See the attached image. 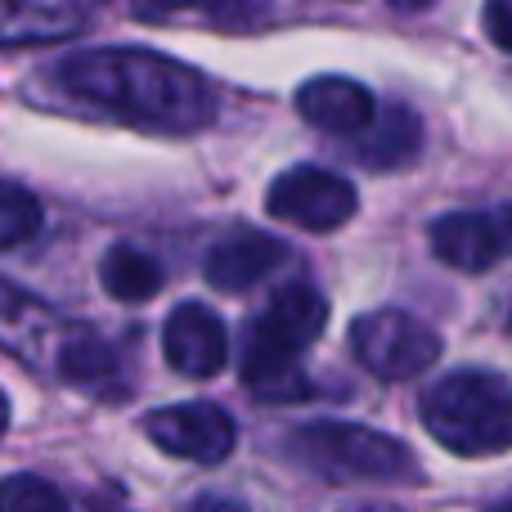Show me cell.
I'll list each match as a JSON object with an SVG mask.
<instances>
[{"instance_id": "1", "label": "cell", "mask_w": 512, "mask_h": 512, "mask_svg": "<svg viewBox=\"0 0 512 512\" xmlns=\"http://www.w3.org/2000/svg\"><path fill=\"white\" fill-rule=\"evenodd\" d=\"M54 81L77 104L113 113L144 131L189 135L203 131L216 113L203 72L153 50H77L54 63Z\"/></svg>"}, {"instance_id": "2", "label": "cell", "mask_w": 512, "mask_h": 512, "mask_svg": "<svg viewBox=\"0 0 512 512\" xmlns=\"http://www.w3.org/2000/svg\"><path fill=\"white\" fill-rule=\"evenodd\" d=\"M423 427L459 459L512 450V382L490 369L445 373L423 396Z\"/></svg>"}, {"instance_id": "3", "label": "cell", "mask_w": 512, "mask_h": 512, "mask_svg": "<svg viewBox=\"0 0 512 512\" xmlns=\"http://www.w3.org/2000/svg\"><path fill=\"white\" fill-rule=\"evenodd\" d=\"M292 454L328 481H418L414 450L360 423L301 427L292 432Z\"/></svg>"}, {"instance_id": "4", "label": "cell", "mask_w": 512, "mask_h": 512, "mask_svg": "<svg viewBox=\"0 0 512 512\" xmlns=\"http://www.w3.org/2000/svg\"><path fill=\"white\" fill-rule=\"evenodd\" d=\"M351 351L373 378L405 382L441 360V337L405 310H373L351 324Z\"/></svg>"}, {"instance_id": "5", "label": "cell", "mask_w": 512, "mask_h": 512, "mask_svg": "<svg viewBox=\"0 0 512 512\" xmlns=\"http://www.w3.org/2000/svg\"><path fill=\"white\" fill-rule=\"evenodd\" d=\"M360 207V194L355 185H346L342 176L333 171H319V167H292L283 171L279 180L270 185L265 194V212L274 221H288L297 230H315V234H328L337 225H346Z\"/></svg>"}, {"instance_id": "6", "label": "cell", "mask_w": 512, "mask_h": 512, "mask_svg": "<svg viewBox=\"0 0 512 512\" xmlns=\"http://www.w3.org/2000/svg\"><path fill=\"white\" fill-rule=\"evenodd\" d=\"M144 436L158 445L171 459H189V463H225L234 450V418L225 414L221 405H207V400H194V405H171L158 409V414L144 418Z\"/></svg>"}, {"instance_id": "7", "label": "cell", "mask_w": 512, "mask_h": 512, "mask_svg": "<svg viewBox=\"0 0 512 512\" xmlns=\"http://www.w3.org/2000/svg\"><path fill=\"white\" fill-rule=\"evenodd\" d=\"M328 324V301L319 288L310 283H288L270 297V306L252 319V337L248 346H261V351L274 355H301L306 346L319 342Z\"/></svg>"}, {"instance_id": "8", "label": "cell", "mask_w": 512, "mask_h": 512, "mask_svg": "<svg viewBox=\"0 0 512 512\" xmlns=\"http://www.w3.org/2000/svg\"><path fill=\"white\" fill-rule=\"evenodd\" d=\"M162 355L176 373L185 378H216L225 369V355H230V337L216 310H207L203 301H185L167 315L162 328Z\"/></svg>"}, {"instance_id": "9", "label": "cell", "mask_w": 512, "mask_h": 512, "mask_svg": "<svg viewBox=\"0 0 512 512\" xmlns=\"http://www.w3.org/2000/svg\"><path fill=\"white\" fill-rule=\"evenodd\" d=\"M283 261H288V248L279 239L261 230H234L230 239H221L207 252L203 274L216 292H248L261 279H270Z\"/></svg>"}, {"instance_id": "10", "label": "cell", "mask_w": 512, "mask_h": 512, "mask_svg": "<svg viewBox=\"0 0 512 512\" xmlns=\"http://www.w3.org/2000/svg\"><path fill=\"white\" fill-rule=\"evenodd\" d=\"M297 113L328 135H360L373 126L378 104H373L369 90L351 77H310L306 86L297 90Z\"/></svg>"}, {"instance_id": "11", "label": "cell", "mask_w": 512, "mask_h": 512, "mask_svg": "<svg viewBox=\"0 0 512 512\" xmlns=\"http://www.w3.org/2000/svg\"><path fill=\"white\" fill-rule=\"evenodd\" d=\"M432 252L441 256L450 270L481 274L499 261L504 239H499L495 216L486 212H450L432 225Z\"/></svg>"}, {"instance_id": "12", "label": "cell", "mask_w": 512, "mask_h": 512, "mask_svg": "<svg viewBox=\"0 0 512 512\" xmlns=\"http://www.w3.org/2000/svg\"><path fill=\"white\" fill-rule=\"evenodd\" d=\"M54 315L50 306H41L36 297H27L23 288H14L9 279H0V346L18 360L36 364L45 360V342L54 337Z\"/></svg>"}, {"instance_id": "13", "label": "cell", "mask_w": 512, "mask_h": 512, "mask_svg": "<svg viewBox=\"0 0 512 512\" xmlns=\"http://www.w3.org/2000/svg\"><path fill=\"white\" fill-rule=\"evenodd\" d=\"M86 27V18L50 0H0V45H45L68 41Z\"/></svg>"}, {"instance_id": "14", "label": "cell", "mask_w": 512, "mask_h": 512, "mask_svg": "<svg viewBox=\"0 0 512 512\" xmlns=\"http://www.w3.org/2000/svg\"><path fill=\"white\" fill-rule=\"evenodd\" d=\"M418 149H423V126H418V117L409 113L405 104H391L387 113L373 117V126H369V135H364V144L355 149V158L373 171H396V167H405V162H414Z\"/></svg>"}, {"instance_id": "15", "label": "cell", "mask_w": 512, "mask_h": 512, "mask_svg": "<svg viewBox=\"0 0 512 512\" xmlns=\"http://www.w3.org/2000/svg\"><path fill=\"white\" fill-rule=\"evenodd\" d=\"M243 382L261 405H301L310 396V378L301 373L297 355H274L261 346L243 351Z\"/></svg>"}, {"instance_id": "16", "label": "cell", "mask_w": 512, "mask_h": 512, "mask_svg": "<svg viewBox=\"0 0 512 512\" xmlns=\"http://www.w3.org/2000/svg\"><path fill=\"white\" fill-rule=\"evenodd\" d=\"M99 279H104L108 297L135 306V301H153L162 292V265L144 248L117 243V248H108V256L99 261Z\"/></svg>"}, {"instance_id": "17", "label": "cell", "mask_w": 512, "mask_h": 512, "mask_svg": "<svg viewBox=\"0 0 512 512\" xmlns=\"http://www.w3.org/2000/svg\"><path fill=\"white\" fill-rule=\"evenodd\" d=\"M54 364H59V378L72 382V387H104V382L117 373L113 346L90 337V333H72L68 342L59 346Z\"/></svg>"}, {"instance_id": "18", "label": "cell", "mask_w": 512, "mask_h": 512, "mask_svg": "<svg viewBox=\"0 0 512 512\" xmlns=\"http://www.w3.org/2000/svg\"><path fill=\"white\" fill-rule=\"evenodd\" d=\"M41 230V203L14 180H0V252L23 248Z\"/></svg>"}, {"instance_id": "19", "label": "cell", "mask_w": 512, "mask_h": 512, "mask_svg": "<svg viewBox=\"0 0 512 512\" xmlns=\"http://www.w3.org/2000/svg\"><path fill=\"white\" fill-rule=\"evenodd\" d=\"M0 512H72L59 486L32 472H14L0 481Z\"/></svg>"}, {"instance_id": "20", "label": "cell", "mask_w": 512, "mask_h": 512, "mask_svg": "<svg viewBox=\"0 0 512 512\" xmlns=\"http://www.w3.org/2000/svg\"><path fill=\"white\" fill-rule=\"evenodd\" d=\"M194 5L221 27H252L261 18H270L274 0H194Z\"/></svg>"}, {"instance_id": "21", "label": "cell", "mask_w": 512, "mask_h": 512, "mask_svg": "<svg viewBox=\"0 0 512 512\" xmlns=\"http://www.w3.org/2000/svg\"><path fill=\"white\" fill-rule=\"evenodd\" d=\"M486 32L499 50L512 54V0H486Z\"/></svg>"}, {"instance_id": "22", "label": "cell", "mask_w": 512, "mask_h": 512, "mask_svg": "<svg viewBox=\"0 0 512 512\" xmlns=\"http://www.w3.org/2000/svg\"><path fill=\"white\" fill-rule=\"evenodd\" d=\"M131 5H135V14H140V18H149V23H162V18L189 9L194 0H131Z\"/></svg>"}, {"instance_id": "23", "label": "cell", "mask_w": 512, "mask_h": 512, "mask_svg": "<svg viewBox=\"0 0 512 512\" xmlns=\"http://www.w3.org/2000/svg\"><path fill=\"white\" fill-rule=\"evenodd\" d=\"M189 512H248V504L234 495H203V499H194Z\"/></svg>"}, {"instance_id": "24", "label": "cell", "mask_w": 512, "mask_h": 512, "mask_svg": "<svg viewBox=\"0 0 512 512\" xmlns=\"http://www.w3.org/2000/svg\"><path fill=\"white\" fill-rule=\"evenodd\" d=\"M495 225H499V239H504V252L512 256V203H504L495 212Z\"/></svg>"}, {"instance_id": "25", "label": "cell", "mask_w": 512, "mask_h": 512, "mask_svg": "<svg viewBox=\"0 0 512 512\" xmlns=\"http://www.w3.org/2000/svg\"><path fill=\"white\" fill-rule=\"evenodd\" d=\"M387 5H396V9H405V14H414V9H427L432 0H387Z\"/></svg>"}, {"instance_id": "26", "label": "cell", "mask_w": 512, "mask_h": 512, "mask_svg": "<svg viewBox=\"0 0 512 512\" xmlns=\"http://www.w3.org/2000/svg\"><path fill=\"white\" fill-rule=\"evenodd\" d=\"M5 427H9V400H5V391H0V436H5Z\"/></svg>"}, {"instance_id": "27", "label": "cell", "mask_w": 512, "mask_h": 512, "mask_svg": "<svg viewBox=\"0 0 512 512\" xmlns=\"http://www.w3.org/2000/svg\"><path fill=\"white\" fill-rule=\"evenodd\" d=\"M490 512H512V504H499V508H490Z\"/></svg>"}]
</instances>
